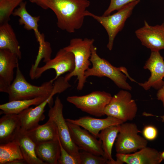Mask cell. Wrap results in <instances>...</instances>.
<instances>
[{
	"instance_id": "cell-34",
	"label": "cell",
	"mask_w": 164,
	"mask_h": 164,
	"mask_svg": "<svg viewBox=\"0 0 164 164\" xmlns=\"http://www.w3.org/2000/svg\"><path fill=\"white\" fill-rule=\"evenodd\" d=\"M163 23L164 24V21L163 22Z\"/></svg>"
},
{
	"instance_id": "cell-2",
	"label": "cell",
	"mask_w": 164,
	"mask_h": 164,
	"mask_svg": "<svg viewBox=\"0 0 164 164\" xmlns=\"http://www.w3.org/2000/svg\"><path fill=\"white\" fill-rule=\"evenodd\" d=\"M94 41L93 39L74 38L70 40L67 46L63 48L73 54L75 63L74 70L64 77L66 80L69 81L73 77H77V90H82L86 82L85 73L91 63L90 58L91 47Z\"/></svg>"
},
{
	"instance_id": "cell-22",
	"label": "cell",
	"mask_w": 164,
	"mask_h": 164,
	"mask_svg": "<svg viewBox=\"0 0 164 164\" xmlns=\"http://www.w3.org/2000/svg\"><path fill=\"white\" fill-rule=\"evenodd\" d=\"M18 143L23 159L27 164H46L37 156L36 144L24 132L20 130L14 139Z\"/></svg>"
},
{
	"instance_id": "cell-23",
	"label": "cell",
	"mask_w": 164,
	"mask_h": 164,
	"mask_svg": "<svg viewBox=\"0 0 164 164\" xmlns=\"http://www.w3.org/2000/svg\"><path fill=\"white\" fill-rule=\"evenodd\" d=\"M120 128V125H112L102 130L98 135V138L102 142L104 157L108 159L107 164H117L112 157V151Z\"/></svg>"
},
{
	"instance_id": "cell-31",
	"label": "cell",
	"mask_w": 164,
	"mask_h": 164,
	"mask_svg": "<svg viewBox=\"0 0 164 164\" xmlns=\"http://www.w3.org/2000/svg\"><path fill=\"white\" fill-rule=\"evenodd\" d=\"M158 134V131L155 126L148 125L145 126L142 130L144 137L147 140L152 141L155 139Z\"/></svg>"
},
{
	"instance_id": "cell-1",
	"label": "cell",
	"mask_w": 164,
	"mask_h": 164,
	"mask_svg": "<svg viewBox=\"0 0 164 164\" xmlns=\"http://www.w3.org/2000/svg\"><path fill=\"white\" fill-rule=\"evenodd\" d=\"M43 9H50L55 14L57 26L62 30L73 33L82 26L87 9L90 4L88 0H29Z\"/></svg>"
},
{
	"instance_id": "cell-18",
	"label": "cell",
	"mask_w": 164,
	"mask_h": 164,
	"mask_svg": "<svg viewBox=\"0 0 164 164\" xmlns=\"http://www.w3.org/2000/svg\"><path fill=\"white\" fill-rule=\"evenodd\" d=\"M66 120L83 128L97 138L100 132L103 129L110 126L121 125L124 122L111 116H107L106 118L103 119L86 116L76 119L67 118Z\"/></svg>"
},
{
	"instance_id": "cell-24",
	"label": "cell",
	"mask_w": 164,
	"mask_h": 164,
	"mask_svg": "<svg viewBox=\"0 0 164 164\" xmlns=\"http://www.w3.org/2000/svg\"><path fill=\"white\" fill-rule=\"evenodd\" d=\"M0 49L9 50L16 54L19 60L22 58L19 43L13 29L9 23L0 25Z\"/></svg>"
},
{
	"instance_id": "cell-27",
	"label": "cell",
	"mask_w": 164,
	"mask_h": 164,
	"mask_svg": "<svg viewBox=\"0 0 164 164\" xmlns=\"http://www.w3.org/2000/svg\"><path fill=\"white\" fill-rule=\"evenodd\" d=\"M24 0H0V24L8 23L16 8Z\"/></svg>"
},
{
	"instance_id": "cell-29",
	"label": "cell",
	"mask_w": 164,
	"mask_h": 164,
	"mask_svg": "<svg viewBox=\"0 0 164 164\" xmlns=\"http://www.w3.org/2000/svg\"><path fill=\"white\" fill-rule=\"evenodd\" d=\"M60 154L58 160L59 164H80L79 161L70 154L63 147L59 139Z\"/></svg>"
},
{
	"instance_id": "cell-11",
	"label": "cell",
	"mask_w": 164,
	"mask_h": 164,
	"mask_svg": "<svg viewBox=\"0 0 164 164\" xmlns=\"http://www.w3.org/2000/svg\"><path fill=\"white\" fill-rule=\"evenodd\" d=\"M62 92L61 87L54 84L52 93L46 99L35 108L29 107L19 114L21 124L20 130L25 132L38 125L39 122L45 118L44 113L46 105L48 104L50 107L52 106L53 96Z\"/></svg>"
},
{
	"instance_id": "cell-3",
	"label": "cell",
	"mask_w": 164,
	"mask_h": 164,
	"mask_svg": "<svg viewBox=\"0 0 164 164\" xmlns=\"http://www.w3.org/2000/svg\"><path fill=\"white\" fill-rule=\"evenodd\" d=\"M90 60L92 66L85 73L87 78L90 76L107 77L122 89L132 90V87L127 81V78L132 81H135L129 76L127 69L123 67H115L105 59L100 57L97 53V48L94 44L91 47Z\"/></svg>"
},
{
	"instance_id": "cell-9",
	"label": "cell",
	"mask_w": 164,
	"mask_h": 164,
	"mask_svg": "<svg viewBox=\"0 0 164 164\" xmlns=\"http://www.w3.org/2000/svg\"><path fill=\"white\" fill-rule=\"evenodd\" d=\"M63 104L58 96L55 100L54 105L50 107L48 116L56 123L58 138L64 148L80 161L79 149L72 140L69 127L63 114Z\"/></svg>"
},
{
	"instance_id": "cell-7",
	"label": "cell",
	"mask_w": 164,
	"mask_h": 164,
	"mask_svg": "<svg viewBox=\"0 0 164 164\" xmlns=\"http://www.w3.org/2000/svg\"><path fill=\"white\" fill-rule=\"evenodd\" d=\"M140 132L135 123L125 122L120 125L119 132L115 140L117 153L130 154L147 146L148 141L138 134Z\"/></svg>"
},
{
	"instance_id": "cell-14",
	"label": "cell",
	"mask_w": 164,
	"mask_h": 164,
	"mask_svg": "<svg viewBox=\"0 0 164 164\" xmlns=\"http://www.w3.org/2000/svg\"><path fill=\"white\" fill-rule=\"evenodd\" d=\"M149 70L151 76L144 83H138L145 90L152 87L158 90L164 85V60L159 51L151 52L150 56L143 67Z\"/></svg>"
},
{
	"instance_id": "cell-12",
	"label": "cell",
	"mask_w": 164,
	"mask_h": 164,
	"mask_svg": "<svg viewBox=\"0 0 164 164\" xmlns=\"http://www.w3.org/2000/svg\"><path fill=\"white\" fill-rule=\"evenodd\" d=\"M67 122L72 139L79 149L104 157L101 140H98L97 137L79 126Z\"/></svg>"
},
{
	"instance_id": "cell-26",
	"label": "cell",
	"mask_w": 164,
	"mask_h": 164,
	"mask_svg": "<svg viewBox=\"0 0 164 164\" xmlns=\"http://www.w3.org/2000/svg\"><path fill=\"white\" fill-rule=\"evenodd\" d=\"M24 159L18 142L15 140L0 144V164H9L16 160Z\"/></svg>"
},
{
	"instance_id": "cell-4",
	"label": "cell",
	"mask_w": 164,
	"mask_h": 164,
	"mask_svg": "<svg viewBox=\"0 0 164 164\" xmlns=\"http://www.w3.org/2000/svg\"><path fill=\"white\" fill-rule=\"evenodd\" d=\"M53 83L50 80L44 82L39 86L32 85L27 81L18 66L13 82L1 92L8 94L9 101L49 97L53 91Z\"/></svg>"
},
{
	"instance_id": "cell-19",
	"label": "cell",
	"mask_w": 164,
	"mask_h": 164,
	"mask_svg": "<svg viewBox=\"0 0 164 164\" xmlns=\"http://www.w3.org/2000/svg\"><path fill=\"white\" fill-rule=\"evenodd\" d=\"M21 124L19 114H6L0 119V144L14 140Z\"/></svg>"
},
{
	"instance_id": "cell-33",
	"label": "cell",
	"mask_w": 164,
	"mask_h": 164,
	"mask_svg": "<svg viewBox=\"0 0 164 164\" xmlns=\"http://www.w3.org/2000/svg\"><path fill=\"white\" fill-rule=\"evenodd\" d=\"M160 155L163 160H164V151L160 153Z\"/></svg>"
},
{
	"instance_id": "cell-17",
	"label": "cell",
	"mask_w": 164,
	"mask_h": 164,
	"mask_svg": "<svg viewBox=\"0 0 164 164\" xmlns=\"http://www.w3.org/2000/svg\"><path fill=\"white\" fill-rule=\"evenodd\" d=\"M18 56L10 50L0 49V91L14 80V70L19 64Z\"/></svg>"
},
{
	"instance_id": "cell-25",
	"label": "cell",
	"mask_w": 164,
	"mask_h": 164,
	"mask_svg": "<svg viewBox=\"0 0 164 164\" xmlns=\"http://www.w3.org/2000/svg\"><path fill=\"white\" fill-rule=\"evenodd\" d=\"M49 97H40L31 99L9 101L0 105L1 112L4 114H19L32 105H38Z\"/></svg>"
},
{
	"instance_id": "cell-20",
	"label": "cell",
	"mask_w": 164,
	"mask_h": 164,
	"mask_svg": "<svg viewBox=\"0 0 164 164\" xmlns=\"http://www.w3.org/2000/svg\"><path fill=\"white\" fill-rule=\"evenodd\" d=\"M25 132L36 144L55 140L58 137L56 125L50 118L45 124Z\"/></svg>"
},
{
	"instance_id": "cell-6",
	"label": "cell",
	"mask_w": 164,
	"mask_h": 164,
	"mask_svg": "<svg viewBox=\"0 0 164 164\" xmlns=\"http://www.w3.org/2000/svg\"><path fill=\"white\" fill-rule=\"evenodd\" d=\"M138 110L136 103L128 90L122 89L112 98L104 110V115L126 122L132 120Z\"/></svg>"
},
{
	"instance_id": "cell-32",
	"label": "cell",
	"mask_w": 164,
	"mask_h": 164,
	"mask_svg": "<svg viewBox=\"0 0 164 164\" xmlns=\"http://www.w3.org/2000/svg\"><path fill=\"white\" fill-rule=\"evenodd\" d=\"M156 97L158 100L162 101L164 108V85L161 88L158 90L156 94ZM161 118L162 121L164 122V115L161 116Z\"/></svg>"
},
{
	"instance_id": "cell-5",
	"label": "cell",
	"mask_w": 164,
	"mask_h": 164,
	"mask_svg": "<svg viewBox=\"0 0 164 164\" xmlns=\"http://www.w3.org/2000/svg\"><path fill=\"white\" fill-rule=\"evenodd\" d=\"M140 2V0H137L129 3L116 13L107 16H98L87 11V16L91 17L97 20L107 32L108 40L107 46L109 50L113 48L116 36L123 29L126 20L130 16L133 9Z\"/></svg>"
},
{
	"instance_id": "cell-8",
	"label": "cell",
	"mask_w": 164,
	"mask_h": 164,
	"mask_svg": "<svg viewBox=\"0 0 164 164\" xmlns=\"http://www.w3.org/2000/svg\"><path fill=\"white\" fill-rule=\"evenodd\" d=\"M112 97L111 94L107 92L96 91L81 96H68L67 100L83 111L100 117L105 115L104 108Z\"/></svg>"
},
{
	"instance_id": "cell-10",
	"label": "cell",
	"mask_w": 164,
	"mask_h": 164,
	"mask_svg": "<svg viewBox=\"0 0 164 164\" xmlns=\"http://www.w3.org/2000/svg\"><path fill=\"white\" fill-rule=\"evenodd\" d=\"M45 63L43 66L36 68L30 77L32 80L38 79L46 70L53 69L55 71L56 75L51 80L53 82L62 74L73 71L75 67L73 54L66 50L63 48L59 50L54 58L50 59Z\"/></svg>"
},
{
	"instance_id": "cell-30",
	"label": "cell",
	"mask_w": 164,
	"mask_h": 164,
	"mask_svg": "<svg viewBox=\"0 0 164 164\" xmlns=\"http://www.w3.org/2000/svg\"><path fill=\"white\" fill-rule=\"evenodd\" d=\"M110 2L108 9L104 13L103 16L110 15L113 12L119 10L125 5L137 0H110Z\"/></svg>"
},
{
	"instance_id": "cell-16",
	"label": "cell",
	"mask_w": 164,
	"mask_h": 164,
	"mask_svg": "<svg viewBox=\"0 0 164 164\" xmlns=\"http://www.w3.org/2000/svg\"><path fill=\"white\" fill-rule=\"evenodd\" d=\"M26 2H22L19 7L15 9L13 13L14 16H19V24L23 25L24 27L28 30H32L34 32L36 38L39 44V51L46 50L48 46V42H46L44 36L41 34L38 29V22L40 20V16H32L27 11Z\"/></svg>"
},
{
	"instance_id": "cell-28",
	"label": "cell",
	"mask_w": 164,
	"mask_h": 164,
	"mask_svg": "<svg viewBox=\"0 0 164 164\" xmlns=\"http://www.w3.org/2000/svg\"><path fill=\"white\" fill-rule=\"evenodd\" d=\"M80 164H105L108 159L105 157L83 151L80 152Z\"/></svg>"
},
{
	"instance_id": "cell-13",
	"label": "cell",
	"mask_w": 164,
	"mask_h": 164,
	"mask_svg": "<svg viewBox=\"0 0 164 164\" xmlns=\"http://www.w3.org/2000/svg\"><path fill=\"white\" fill-rule=\"evenodd\" d=\"M144 26L135 31L142 44L151 52L164 50V24L150 25L145 20Z\"/></svg>"
},
{
	"instance_id": "cell-15",
	"label": "cell",
	"mask_w": 164,
	"mask_h": 164,
	"mask_svg": "<svg viewBox=\"0 0 164 164\" xmlns=\"http://www.w3.org/2000/svg\"><path fill=\"white\" fill-rule=\"evenodd\" d=\"M117 164H159L163 160L156 149L146 146L133 153H116Z\"/></svg>"
},
{
	"instance_id": "cell-21",
	"label": "cell",
	"mask_w": 164,
	"mask_h": 164,
	"mask_svg": "<svg viewBox=\"0 0 164 164\" xmlns=\"http://www.w3.org/2000/svg\"><path fill=\"white\" fill-rule=\"evenodd\" d=\"M35 151L37 157L46 164H58L60 148L57 139L36 144Z\"/></svg>"
}]
</instances>
